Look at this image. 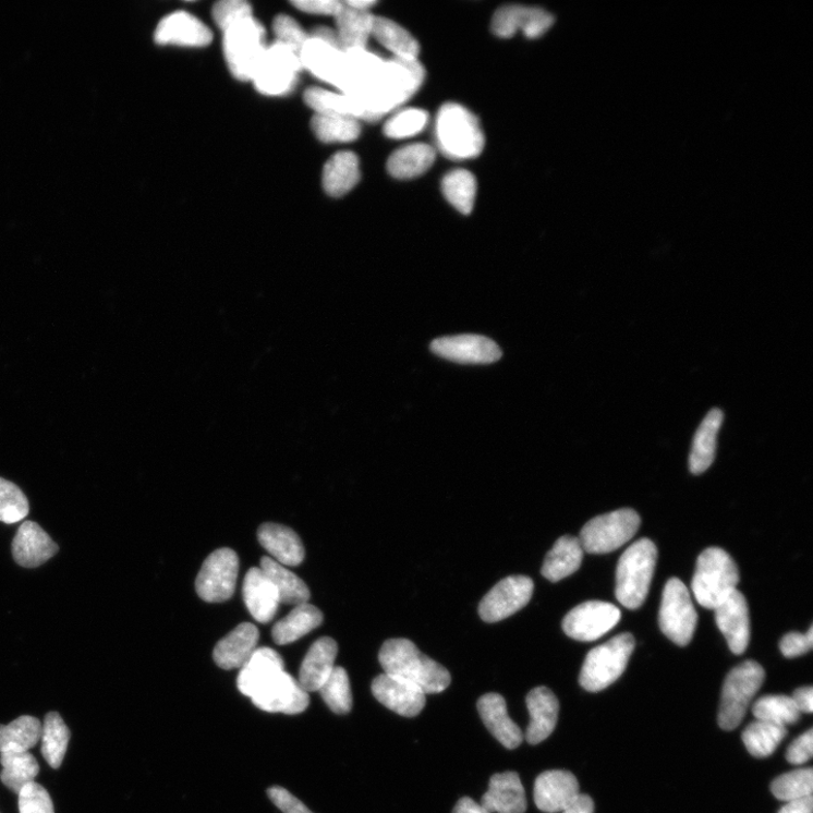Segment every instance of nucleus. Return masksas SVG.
I'll use <instances>...</instances> for the list:
<instances>
[{
	"mask_svg": "<svg viewBox=\"0 0 813 813\" xmlns=\"http://www.w3.org/2000/svg\"><path fill=\"white\" fill-rule=\"evenodd\" d=\"M555 22L545 10L522 5H508L499 9L492 21V29L499 38H511L518 33L526 38L544 36Z\"/></svg>",
	"mask_w": 813,
	"mask_h": 813,
	"instance_id": "16",
	"label": "nucleus"
},
{
	"mask_svg": "<svg viewBox=\"0 0 813 813\" xmlns=\"http://www.w3.org/2000/svg\"><path fill=\"white\" fill-rule=\"evenodd\" d=\"M304 101L316 114L342 116L356 120H367L366 112L360 104L343 93H336L320 87H311L304 93Z\"/></svg>",
	"mask_w": 813,
	"mask_h": 813,
	"instance_id": "40",
	"label": "nucleus"
},
{
	"mask_svg": "<svg viewBox=\"0 0 813 813\" xmlns=\"http://www.w3.org/2000/svg\"><path fill=\"white\" fill-rule=\"evenodd\" d=\"M323 621V612L314 605L296 606L286 618L275 624L272 639L278 645L294 643L321 627Z\"/></svg>",
	"mask_w": 813,
	"mask_h": 813,
	"instance_id": "34",
	"label": "nucleus"
},
{
	"mask_svg": "<svg viewBox=\"0 0 813 813\" xmlns=\"http://www.w3.org/2000/svg\"><path fill=\"white\" fill-rule=\"evenodd\" d=\"M428 114L421 109H404L397 112L385 124V134L389 138L402 139L420 134L426 128Z\"/></svg>",
	"mask_w": 813,
	"mask_h": 813,
	"instance_id": "49",
	"label": "nucleus"
},
{
	"mask_svg": "<svg viewBox=\"0 0 813 813\" xmlns=\"http://www.w3.org/2000/svg\"><path fill=\"white\" fill-rule=\"evenodd\" d=\"M239 566V557L230 548L217 549L210 554L196 580L198 596L211 604L231 599L236 586Z\"/></svg>",
	"mask_w": 813,
	"mask_h": 813,
	"instance_id": "11",
	"label": "nucleus"
},
{
	"mask_svg": "<svg viewBox=\"0 0 813 813\" xmlns=\"http://www.w3.org/2000/svg\"><path fill=\"white\" fill-rule=\"evenodd\" d=\"M452 813H490L482 804L471 798H461Z\"/></svg>",
	"mask_w": 813,
	"mask_h": 813,
	"instance_id": "60",
	"label": "nucleus"
},
{
	"mask_svg": "<svg viewBox=\"0 0 813 813\" xmlns=\"http://www.w3.org/2000/svg\"><path fill=\"white\" fill-rule=\"evenodd\" d=\"M725 415L721 410H712L700 425L693 441L690 457V469L694 475H701L712 465L717 445V434L720 430Z\"/></svg>",
	"mask_w": 813,
	"mask_h": 813,
	"instance_id": "33",
	"label": "nucleus"
},
{
	"mask_svg": "<svg viewBox=\"0 0 813 813\" xmlns=\"http://www.w3.org/2000/svg\"><path fill=\"white\" fill-rule=\"evenodd\" d=\"M243 599L248 612L262 623L270 622L280 605L276 587L260 568L247 571L243 583Z\"/></svg>",
	"mask_w": 813,
	"mask_h": 813,
	"instance_id": "27",
	"label": "nucleus"
},
{
	"mask_svg": "<svg viewBox=\"0 0 813 813\" xmlns=\"http://www.w3.org/2000/svg\"><path fill=\"white\" fill-rule=\"evenodd\" d=\"M43 725L37 717L23 715L9 726L0 725V753L8 750L28 752L38 744Z\"/></svg>",
	"mask_w": 813,
	"mask_h": 813,
	"instance_id": "42",
	"label": "nucleus"
},
{
	"mask_svg": "<svg viewBox=\"0 0 813 813\" xmlns=\"http://www.w3.org/2000/svg\"><path fill=\"white\" fill-rule=\"evenodd\" d=\"M481 804L490 813H524L527 803L519 774L507 772L493 775Z\"/></svg>",
	"mask_w": 813,
	"mask_h": 813,
	"instance_id": "25",
	"label": "nucleus"
},
{
	"mask_svg": "<svg viewBox=\"0 0 813 813\" xmlns=\"http://www.w3.org/2000/svg\"><path fill=\"white\" fill-rule=\"evenodd\" d=\"M641 525L639 513L621 509L588 521L580 534L584 551L594 555L609 554L634 538Z\"/></svg>",
	"mask_w": 813,
	"mask_h": 813,
	"instance_id": "7",
	"label": "nucleus"
},
{
	"mask_svg": "<svg viewBox=\"0 0 813 813\" xmlns=\"http://www.w3.org/2000/svg\"><path fill=\"white\" fill-rule=\"evenodd\" d=\"M534 590L533 580L524 575H513L498 582L480 605L482 619L497 622L509 618L529 604Z\"/></svg>",
	"mask_w": 813,
	"mask_h": 813,
	"instance_id": "13",
	"label": "nucleus"
},
{
	"mask_svg": "<svg viewBox=\"0 0 813 813\" xmlns=\"http://www.w3.org/2000/svg\"><path fill=\"white\" fill-rule=\"evenodd\" d=\"M274 33L277 38L276 43L292 49L298 54L310 38L299 23L288 15H279L275 19Z\"/></svg>",
	"mask_w": 813,
	"mask_h": 813,
	"instance_id": "51",
	"label": "nucleus"
},
{
	"mask_svg": "<svg viewBox=\"0 0 813 813\" xmlns=\"http://www.w3.org/2000/svg\"><path fill=\"white\" fill-rule=\"evenodd\" d=\"M337 653L338 645L330 638H321L312 644L301 665L298 680L306 693L319 692L335 668Z\"/></svg>",
	"mask_w": 813,
	"mask_h": 813,
	"instance_id": "26",
	"label": "nucleus"
},
{
	"mask_svg": "<svg viewBox=\"0 0 813 813\" xmlns=\"http://www.w3.org/2000/svg\"><path fill=\"white\" fill-rule=\"evenodd\" d=\"M430 351L445 360L459 364H492L502 357L497 343L480 335H458L435 339Z\"/></svg>",
	"mask_w": 813,
	"mask_h": 813,
	"instance_id": "14",
	"label": "nucleus"
},
{
	"mask_svg": "<svg viewBox=\"0 0 813 813\" xmlns=\"http://www.w3.org/2000/svg\"><path fill=\"white\" fill-rule=\"evenodd\" d=\"M765 679L763 667L753 660L744 662L727 676L718 711V726L726 731L737 729L743 720L750 702L761 690Z\"/></svg>",
	"mask_w": 813,
	"mask_h": 813,
	"instance_id": "6",
	"label": "nucleus"
},
{
	"mask_svg": "<svg viewBox=\"0 0 813 813\" xmlns=\"http://www.w3.org/2000/svg\"><path fill=\"white\" fill-rule=\"evenodd\" d=\"M302 69L299 54L275 43L267 47L254 72L252 81L266 96H281L292 89Z\"/></svg>",
	"mask_w": 813,
	"mask_h": 813,
	"instance_id": "10",
	"label": "nucleus"
},
{
	"mask_svg": "<svg viewBox=\"0 0 813 813\" xmlns=\"http://www.w3.org/2000/svg\"><path fill=\"white\" fill-rule=\"evenodd\" d=\"M787 736V727L756 720L744 729L742 741L750 755L766 759L774 754Z\"/></svg>",
	"mask_w": 813,
	"mask_h": 813,
	"instance_id": "43",
	"label": "nucleus"
},
{
	"mask_svg": "<svg viewBox=\"0 0 813 813\" xmlns=\"http://www.w3.org/2000/svg\"><path fill=\"white\" fill-rule=\"evenodd\" d=\"M310 37L318 39L320 41H324V43H326V44H328V45H330V46H332V47H335V48H337V49H339V50L342 51V49L340 47V44H339V40H338V37H337V34H336V31H333V29H330L328 27H319V28L315 29V33L312 34V36H310Z\"/></svg>",
	"mask_w": 813,
	"mask_h": 813,
	"instance_id": "61",
	"label": "nucleus"
},
{
	"mask_svg": "<svg viewBox=\"0 0 813 813\" xmlns=\"http://www.w3.org/2000/svg\"><path fill=\"white\" fill-rule=\"evenodd\" d=\"M159 45L205 47L213 40L210 29L194 15L177 12L162 19L155 31Z\"/></svg>",
	"mask_w": 813,
	"mask_h": 813,
	"instance_id": "20",
	"label": "nucleus"
},
{
	"mask_svg": "<svg viewBox=\"0 0 813 813\" xmlns=\"http://www.w3.org/2000/svg\"><path fill=\"white\" fill-rule=\"evenodd\" d=\"M59 548L46 531L36 522H24L12 544L13 557L19 566L38 568L58 553Z\"/></svg>",
	"mask_w": 813,
	"mask_h": 813,
	"instance_id": "21",
	"label": "nucleus"
},
{
	"mask_svg": "<svg viewBox=\"0 0 813 813\" xmlns=\"http://www.w3.org/2000/svg\"><path fill=\"white\" fill-rule=\"evenodd\" d=\"M260 569L276 587L280 604L295 607L307 604L310 590L293 572L280 566L271 557L262 558Z\"/></svg>",
	"mask_w": 813,
	"mask_h": 813,
	"instance_id": "37",
	"label": "nucleus"
},
{
	"mask_svg": "<svg viewBox=\"0 0 813 813\" xmlns=\"http://www.w3.org/2000/svg\"><path fill=\"white\" fill-rule=\"evenodd\" d=\"M268 797L284 813H314L284 788L275 787L269 789Z\"/></svg>",
	"mask_w": 813,
	"mask_h": 813,
	"instance_id": "55",
	"label": "nucleus"
},
{
	"mask_svg": "<svg viewBox=\"0 0 813 813\" xmlns=\"http://www.w3.org/2000/svg\"><path fill=\"white\" fill-rule=\"evenodd\" d=\"M658 549L650 539L634 543L620 556L616 572V598L624 608H640L648 594Z\"/></svg>",
	"mask_w": 813,
	"mask_h": 813,
	"instance_id": "2",
	"label": "nucleus"
},
{
	"mask_svg": "<svg viewBox=\"0 0 813 813\" xmlns=\"http://www.w3.org/2000/svg\"><path fill=\"white\" fill-rule=\"evenodd\" d=\"M325 703L336 714H348L353 707V695L348 671L335 667L319 690Z\"/></svg>",
	"mask_w": 813,
	"mask_h": 813,
	"instance_id": "47",
	"label": "nucleus"
},
{
	"mask_svg": "<svg viewBox=\"0 0 813 813\" xmlns=\"http://www.w3.org/2000/svg\"><path fill=\"white\" fill-rule=\"evenodd\" d=\"M281 671H284V662L275 650L257 648L241 668L238 677L239 691L252 699L263 684Z\"/></svg>",
	"mask_w": 813,
	"mask_h": 813,
	"instance_id": "30",
	"label": "nucleus"
},
{
	"mask_svg": "<svg viewBox=\"0 0 813 813\" xmlns=\"http://www.w3.org/2000/svg\"><path fill=\"white\" fill-rule=\"evenodd\" d=\"M714 611L717 628L726 636L732 653L743 654L750 641L749 609L743 594L735 590Z\"/></svg>",
	"mask_w": 813,
	"mask_h": 813,
	"instance_id": "19",
	"label": "nucleus"
},
{
	"mask_svg": "<svg viewBox=\"0 0 813 813\" xmlns=\"http://www.w3.org/2000/svg\"><path fill=\"white\" fill-rule=\"evenodd\" d=\"M580 797L577 777L567 770H547L535 784V802L546 813L566 811Z\"/></svg>",
	"mask_w": 813,
	"mask_h": 813,
	"instance_id": "18",
	"label": "nucleus"
},
{
	"mask_svg": "<svg viewBox=\"0 0 813 813\" xmlns=\"http://www.w3.org/2000/svg\"><path fill=\"white\" fill-rule=\"evenodd\" d=\"M477 707L484 725L497 741L508 749H515L522 743L523 733L511 720L503 696L486 694L480 699Z\"/></svg>",
	"mask_w": 813,
	"mask_h": 813,
	"instance_id": "28",
	"label": "nucleus"
},
{
	"mask_svg": "<svg viewBox=\"0 0 813 813\" xmlns=\"http://www.w3.org/2000/svg\"><path fill=\"white\" fill-rule=\"evenodd\" d=\"M311 130L324 143H349L360 137L361 124L350 117L315 114Z\"/></svg>",
	"mask_w": 813,
	"mask_h": 813,
	"instance_id": "44",
	"label": "nucleus"
},
{
	"mask_svg": "<svg viewBox=\"0 0 813 813\" xmlns=\"http://www.w3.org/2000/svg\"><path fill=\"white\" fill-rule=\"evenodd\" d=\"M214 21L226 31L236 23L253 17V9L244 0H223L213 8Z\"/></svg>",
	"mask_w": 813,
	"mask_h": 813,
	"instance_id": "52",
	"label": "nucleus"
},
{
	"mask_svg": "<svg viewBox=\"0 0 813 813\" xmlns=\"http://www.w3.org/2000/svg\"><path fill=\"white\" fill-rule=\"evenodd\" d=\"M252 700L262 711L290 715L304 712L310 703L308 693L286 671L277 674L263 684Z\"/></svg>",
	"mask_w": 813,
	"mask_h": 813,
	"instance_id": "15",
	"label": "nucleus"
},
{
	"mask_svg": "<svg viewBox=\"0 0 813 813\" xmlns=\"http://www.w3.org/2000/svg\"><path fill=\"white\" fill-rule=\"evenodd\" d=\"M70 740L71 731L59 713H48L43 725L40 741L43 756L50 767L57 769L64 762Z\"/></svg>",
	"mask_w": 813,
	"mask_h": 813,
	"instance_id": "41",
	"label": "nucleus"
},
{
	"mask_svg": "<svg viewBox=\"0 0 813 813\" xmlns=\"http://www.w3.org/2000/svg\"><path fill=\"white\" fill-rule=\"evenodd\" d=\"M634 648V636L623 633L591 650L580 674L584 690L599 693L617 681L627 670Z\"/></svg>",
	"mask_w": 813,
	"mask_h": 813,
	"instance_id": "5",
	"label": "nucleus"
},
{
	"mask_svg": "<svg viewBox=\"0 0 813 813\" xmlns=\"http://www.w3.org/2000/svg\"><path fill=\"white\" fill-rule=\"evenodd\" d=\"M343 4L360 12H368L369 9L377 5V2H373V0H348Z\"/></svg>",
	"mask_w": 813,
	"mask_h": 813,
	"instance_id": "63",
	"label": "nucleus"
},
{
	"mask_svg": "<svg viewBox=\"0 0 813 813\" xmlns=\"http://www.w3.org/2000/svg\"><path fill=\"white\" fill-rule=\"evenodd\" d=\"M530 724L525 740L530 744L545 741L555 730L558 721L559 703L547 687H537L526 696Z\"/></svg>",
	"mask_w": 813,
	"mask_h": 813,
	"instance_id": "24",
	"label": "nucleus"
},
{
	"mask_svg": "<svg viewBox=\"0 0 813 813\" xmlns=\"http://www.w3.org/2000/svg\"><path fill=\"white\" fill-rule=\"evenodd\" d=\"M770 791L780 801H794L812 796L813 770L802 768L778 776L773 780Z\"/></svg>",
	"mask_w": 813,
	"mask_h": 813,
	"instance_id": "48",
	"label": "nucleus"
},
{
	"mask_svg": "<svg viewBox=\"0 0 813 813\" xmlns=\"http://www.w3.org/2000/svg\"><path fill=\"white\" fill-rule=\"evenodd\" d=\"M372 693L387 708L405 717L417 716L426 704V694L420 687L387 674L373 680Z\"/></svg>",
	"mask_w": 813,
	"mask_h": 813,
	"instance_id": "17",
	"label": "nucleus"
},
{
	"mask_svg": "<svg viewBox=\"0 0 813 813\" xmlns=\"http://www.w3.org/2000/svg\"><path fill=\"white\" fill-rule=\"evenodd\" d=\"M299 57L302 68L339 88L343 72H345V52L310 37Z\"/></svg>",
	"mask_w": 813,
	"mask_h": 813,
	"instance_id": "22",
	"label": "nucleus"
},
{
	"mask_svg": "<svg viewBox=\"0 0 813 813\" xmlns=\"http://www.w3.org/2000/svg\"><path fill=\"white\" fill-rule=\"evenodd\" d=\"M292 5L304 13L336 16L341 2L338 0H296Z\"/></svg>",
	"mask_w": 813,
	"mask_h": 813,
	"instance_id": "57",
	"label": "nucleus"
},
{
	"mask_svg": "<svg viewBox=\"0 0 813 813\" xmlns=\"http://www.w3.org/2000/svg\"><path fill=\"white\" fill-rule=\"evenodd\" d=\"M435 156V150L427 144L406 145L390 156L388 171L396 179H413L430 169Z\"/></svg>",
	"mask_w": 813,
	"mask_h": 813,
	"instance_id": "38",
	"label": "nucleus"
},
{
	"mask_svg": "<svg viewBox=\"0 0 813 813\" xmlns=\"http://www.w3.org/2000/svg\"><path fill=\"white\" fill-rule=\"evenodd\" d=\"M436 138L445 155L453 160L477 158L485 146L478 119L456 104L444 106L437 114Z\"/></svg>",
	"mask_w": 813,
	"mask_h": 813,
	"instance_id": "3",
	"label": "nucleus"
},
{
	"mask_svg": "<svg viewBox=\"0 0 813 813\" xmlns=\"http://www.w3.org/2000/svg\"><path fill=\"white\" fill-rule=\"evenodd\" d=\"M361 178L360 161L352 151H339L325 166L323 184L331 197H342L353 191Z\"/></svg>",
	"mask_w": 813,
	"mask_h": 813,
	"instance_id": "31",
	"label": "nucleus"
},
{
	"mask_svg": "<svg viewBox=\"0 0 813 813\" xmlns=\"http://www.w3.org/2000/svg\"><path fill=\"white\" fill-rule=\"evenodd\" d=\"M258 541L280 566L298 567L304 560L302 541L289 526L264 523L258 530Z\"/></svg>",
	"mask_w": 813,
	"mask_h": 813,
	"instance_id": "29",
	"label": "nucleus"
},
{
	"mask_svg": "<svg viewBox=\"0 0 813 813\" xmlns=\"http://www.w3.org/2000/svg\"><path fill=\"white\" fill-rule=\"evenodd\" d=\"M697 618L690 591L679 579H670L664 590L659 614L664 634L675 644L685 646L693 640Z\"/></svg>",
	"mask_w": 813,
	"mask_h": 813,
	"instance_id": "9",
	"label": "nucleus"
},
{
	"mask_svg": "<svg viewBox=\"0 0 813 813\" xmlns=\"http://www.w3.org/2000/svg\"><path fill=\"white\" fill-rule=\"evenodd\" d=\"M385 674L410 681L427 694H439L451 683L450 672L423 654L410 640L387 641L379 653Z\"/></svg>",
	"mask_w": 813,
	"mask_h": 813,
	"instance_id": "1",
	"label": "nucleus"
},
{
	"mask_svg": "<svg viewBox=\"0 0 813 813\" xmlns=\"http://www.w3.org/2000/svg\"><path fill=\"white\" fill-rule=\"evenodd\" d=\"M259 631L254 623L242 622L214 648L215 664L226 670L241 669L257 650Z\"/></svg>",
	"mask_w": 813,
	"mask_h": 813,
	"instance_id": "23",
	"label": "nucleus"
},
{
	"mask_svg": "<svg viewBox=\"0 0 813 813\" xmlns=\"http://www.w3.org/2000/svg\"><path fill=\"white\" fill-rule=\"evenodd\" d=\"M28 511V500L21 488L0 478V521L7 524L20 522Z\"/></svg>",
	"mask_w": 813,
	"mask_h": 813,
	"instance_id": "50",
	"label": "nucleus"
},
{
	"mask_svg": "<svg viewBox=\"0 0 813 813\" xmlns=\"http://www.w3.org/2000/svg\"><path fill=\"white\" fill-rule=\"evenodd\" d=\"M372 37L377 39L386 49H388L395 59L399 60H417L420 54V45L417 40L396 22L374 16Z\"/></svg>",
	"mask_w": 813,
	"mask_h": 813,
	"instance_id": "36",
	"label": "nucleus"
},
{
	"mask_svg": "<svg viewBox=\"0 0 813 813\" xmlns=\"http://www.w3.org/2000/svg\"><path fill=\"white\" fill-rule=\"evenodd\" d=\"M265 29L254 16L243 20L225 33V54L231 73L240 81H252L265 53Z\"/></svg>",
	"mask_w": 813,
	"mask_h": 813,
	"instance_id": "8",
	"label": "nucleus"
},
{
	"mask_svg": "<svg viewBox=\"0 0 813 813\" xmlns=\"http://www.w3.org/2000/svg\"><path fill=\"white\" fill-rule=\"evenodd\" d=\"M813 646V628L806 634L792 632L780 640L779 648L787 658H798L811 651Z\"/></svg>",
	"mask_w": 813,
	"mask_h": 813,
	"instance_id": "54",
	"label": "nucleus"
},
{
	"mask_svg": "<svg viewBox=\"0 0 813 813\" xmlns=\"http://www.w3.org/2000/svg\"><path fill=\"white\" fill-rule=\"evenodd\" d=\"M442 192L448 202L461 214L469 215L473 211L477 194V183L473 173L466 170L451 171L442 181Z\"/></svg>",
	"mask_w": 813,
	"mask_h": 813,
	"instance_id": "45",
	"label": "nucleus"
},
{
	"mask_svg": "<svg viewBox=\"0 0 813 813\" xmlns=\"http://www.w3.org/2000/svg\"><path fill=\"white\" fill-rule=\"evenodd\" d=\"M813 812V799L812 796L805 797L799 800L790 801L778 813H812Z\"/></svg>",
	"mask_w": 813,
	"mask_h": 813,
	"instance_id": "59",
	"label": "nucleus"
},
{
	"mask_svg": "<svg viewBox=\"0 0 813 813\" xmlns=\"http://www.w3.org/2000/svg\"><path fill=\"white\" fill-rule=\"evenodd\" d=\"M739 581L732 557L721 548L711 547L699 557L692 590L702 607L714 610L737 590Z\"/></svg>",
	"mask_w": 813,
	"mask_h": 813,
	"instance_id": "4",
	"label": "nucleus"
},
{
	"mask_svg": "<svg viewBox=\"0 0 813 813\" xmlns=\"http://www.w3.org/2000/svg\"><path fill=\"white\" fill-rule=\"evenodd\" d=\"M0 764L3 766L0 779L9 790L17 796L26 786L36 781L40 770L34 755L28 752H19V750L0 753Z\"/></svg>",
	"mask_w": 813,
	"mask_h": 813,
	"instance_id": "39",
	"label": "nucleus"
},
{
	"mask_svg": "<svg viewBox=\"0 0 813 813\" xmlns=\"http://www.w3.org/2000/svg\"><path fill=\"white\" fill-rule=\"evenodd\" d=\"M594 803L593 800L586 794H580L578 800L566 811L561 813H593Z\"/></svg>",
	"mask_w": 813,
	"mask_h": 813,
	"instance_id": "62",
	"label": "nucleus"
},
{
	"mask_svg": "<svg viewBox=\"0 0 813 813\" xmlns=\"http://www.w3.org/2000/svg\"><path fill=\"white\" fill-rule=\"evenodd\" d=\"M753 713L757 720L784 726L794 725L800 720L801 713L791 696L767 695L760 699Z\"/></svg>",
	"mask_w": 813,
	"mask_h": 813,
	"instance_id": "46",
	"label": "nucleus"
},
{
	"mask_svg": "<svg viewBox=\"0 0 813 813\" xmlns=\"http://www.w3.org/2000/svg\"><path fill=\"white\" fill-rule=\"evenodd\" d=\"M791 697L800 713L813 712V688L811 685L798 688Z\"/></svg>",
	"mask_w": 813,
	"mask_h": 813,
	"instance_id": "58",
	"label": "nucleus"
},
{
	"mask_svg": "<svg viewBox=\"0 0 813 813\" xmlns=\"http://www.w3.org/2000/svg\"><path fill=\"white\" fill-rule=\"evenodd\" d=\"M583 553L579 538H559L545 559L542 574L550 582H558L574 574L582 565Z\"/></svg>",
	"mask_w": 813,
	"mask_h": 813,
	"instance_id": "35",
	"label": "nucleus"
},
{
	"mask_svg": "<svg viewBox=\"0 0 813 813\" xmlns=\"http://www.w3.org/2000/svg\"><path fill=\"white\" fill-rule=\"evenodd\" d=\"M620 618V610L609 603L586 602L567 615L562 630L575 641L593 642L616 628Z\"/></svg>",
	"mask_w": 813,
	"mask_h": 813,
	"instance_id": "12",
	"label": "nucleus"
},
{
	"mask_svg": "<svg viewBox=\"0 0 813 813\" xmlns=\"http://www.w3.org/2000/svg\"><path fill=\"white\" fill-rule=\"evenodd\" d=\"M336 34L343 52L364 50L372 36L373 19L369 12H360L341 2L336 14Z\"/></svg>",
	"mask_w": 813,
	"mask_h": 813,
	"instance_id": "32",
	"label": "nucleus"
},
{
	"mask_svg": "<svg viewBox=\"0 0 813 813\" xmlns=\"http://www.w3.org/2000/svg\"><path fill=\"white\" fill-rule=\"evenodd\" d=\"M19 809L20 813H54L48 791L37 781L26 786L20 792Z\"/></svg>",
	"mask_w": 813,
	"mask_h": 813,
	"instance_id": "53",
	"label": "nucleus"
},
{
	"mask_svg": "<svg viewBox=\"0 0 813 813\" xmlns=\"http://www.w3.org/2000/svg\"><path fill=\"white\" fill-rule=\"evenodd\" d=\"M813 755V730L810 729L797 738L788 749L787 760L790 764L802 765Z\"/></svg>",
	"mask_w": 813,
	"mask_h": 813,
	"instance_id": "56",
	"label": "nucleus"
}]
</instances>
